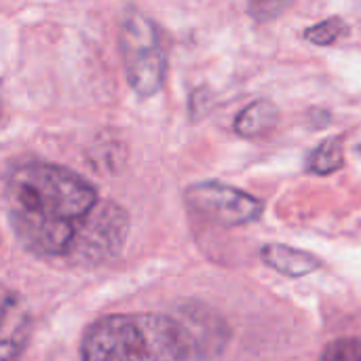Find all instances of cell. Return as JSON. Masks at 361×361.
<instances>
[{
	"label": "cell",
	"instance_id": "1",
	"mask_svg": "<svg viewBox=\"0 0 361 361\" xmlns=\"http://www.w3.org/2000/svg\"><path fill=\"white\" fill-rule=\"evenodd\" d=\"M102 199L95 186L61 165L30 161L6 180L8 224L38 258L74 260Z\"/></svg>",
	"mask_w": 361,
	"mask_h": 361
},
{
	"label": "cell",
	"instance_id": "2",
	"mask_svg": "<svg viewBox=\"0 0 361 361\" xmlns=\"http://www.w3.org/2000/svg\"><path fill=\"white\" fill-rule=\"evenodd\" d=\"M125 74L137 95H154L167 74V55L157 25L142 13H129L121 25Z\"/></svg>",
	"mask_w": 361,
	"mask_h": 361
},
{
	"label": "cell",
	"instance_id": "3",
	"mask_svg": "<svg viewBox=\"0 0 361 361\" xmlns=\"http://www.w3.org/2000/svg\"><path fill=\"white\" fill-rule=\"evenodd\" d=\"M82 361H152L142 315H108L91 324L80 341Z\"/></svg>",
	"mask_w": 361,
	"mask_h": 361
},
{
	"label": "cell",
	"instance_id": "4",
	"mask_svg": "<svg viewBox=\"0 0 361 361\" xmlns=\"http://www.w3.org/2000/svg\"><path fill=\"white\" fill-rule=\"evenodd\" d=\"M188 207L207 222L220 226H243L260 218L262 201L222 182H199L186 190Z\"/></svg>",
	"mask_w": 361,
	"mask_h": 361
},
{
	"label": "cell",
	"instance_id": "5",
	"mask_svg": "<svg viewBox=\"0 0 361 361\" xmlns=\"http://www.w3.org/2000/svg\"><path fill=\"white\" fill-rule=\"evenodd\" d=\"M32 336V315L25 300L0 286V361H19Z\"/></svg>",
	"mask_w": 361,
	"mask_h": 361
},
{
	"label": "cell",
	"instance_id": "6",
	"mask_svg": "<svg viewBox=\"0 0 361 361\" xmlns=\"http://www.w3.org/2000/svg\"><path fill=\"white\" fill-rule=\"evenodd\" d=\"M260 256L271 269H275L277 273L288 275V277H305V275L315 273L322 267V260L315 254L296 250L290 245H281V243L264 245Z\"/></svg>",
	"mask_w": 361,
	"mask_h": 361
},
{
	"label": "cell",
	"instance_id": "7",
	"mask_svg": "<svg viewBox=\"0 0 361 361\" xmlns=\"http://www.w3.org/2000/svg\"><path fill=\"white\" fill-rule=\"evenodd\" d=\"M277 118H279L277 106L271 104L269 99H258L237 114L235 131L241 137H258L269 133L277 125Z\"/></svg>",
	"mask_w": 361,
	"mask_h": 361
},
{
	"label": "cell",
	"instance_id": "8",
	"mask_svg": "<svg viewBox=\"0 0 361 361\" xmlns=\"http://www.w3.org/2000/svg\"><path fill=\"white\" fill-rule=\"evenodd\" d=\"M345 165V148L341 137L322 142L309 157V171L317 176H328L338 171Z\"/></svg>",
	"mask_w": 361,
	"mask_h": 361
},
{
	"label": "cell",
	"instance_id": "9",
	"mask_svg": "<svg viewBox=\"0 0 361 361\" xmlns=\"http://www.w3.org/2000/svg\"><path fill=\"white\" fill-rule=\"evenodd\" d=\"M347 32H349V25L341 17H330L326 21L315 23L313 27H307L305 30V38L315 42V44L326 47V44L336 42L341 36H347Z\"/></svg>",
	"mask_w": 361,
	"mask_h": 361
},
{
	"label": "cell",
	"instance_id": "10",
	"mask_svg": "<svg viewBox=\"0 0 361 361\" xmlns=\"http://www.w3.org/2000/svg\"><path fill=\"white\" fill-rule=\"evenodd\" d=\"M319 361H361V341L338 338L324 349Z\"/></svg>",
	"mask_w": 361,
	"mask_h": 361
},
{
	"label": "cell",
	"instance_id": "11",
	"mask_svg": "<svg viewBox=\"0 0 361 361\" xmlns=\"http://www.w3.org/2000/svg\"><path fill=\"white\" fill-rule=\"evenodd\" d=\"M290 4L288 2H269V0H262V2H254V4H250L247 8H250V13L256 17V19H273V17H277L281 11H286Z\"/></svg>",
	"mask_w": 361,
	"mask_h": 361
},
{
	"label": "cell",
	"instance_id": "12",
	"mask_svg": "<svg viewBox=\"0 0 361 361\" xmlns=\"http://www.w3.org/2000/svg\"><path fill=\"white\" fill-rule=\"evenodd\" d=\"M0 114H2V106H0Z\"/></svg>",
	"mask_w": 361,
	"mask_h": 361
}]
</instances>
